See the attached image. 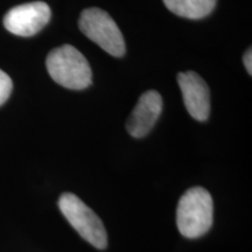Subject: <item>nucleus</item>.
<instances>
[{"label": "nucleus", "instance_id": "nucleus-10", "mask_svg": "<svg viewBox=\"0 0 252 252\" xmlns=\"http://www.w3.org/2000/svg\"><path fill=\"white\" fill-rule=\"evenodd\" d=\"M243 61H244V65H245V69H247L249 75L252 74V52H251V48L248 50L247 53L244 54V58H243Z\"/></svg>", "mask_w": 252, "mask_h": 252}, {"label": "nucleus", "instance_id": "nucleus-4", "mask_svg": "<svg viewBox=\"0 0 252 252\" xmlns=\"http://www.w3.org/2000/svg\"><path fill=\"white\" fill-rule=\"evenodd\" d=\"M59 208L82 238L100 250L108 247V235L102 220L80 197L71 193L62 194Z\"/></svg>", "mask_w": 252, "mask_h": 252}, {"label": "nucleus", "instance_id": "nucleus-5", "mask_svg": "<svg viewBox=\"0 0 252 252\" xmlns=\"http://www.w3.org/2000/svg\"><path fill=\"white\" fill-rule=\"evenodd\" d=\"M52 12L46 2L34 1L15 6L4 17V26L18 36H33L49 23Z\"/></svg>", "mask_w": 252, "mask_h": 252}, {"label": "nucleus", "instance_id": "nucleus-9", "mask_svg": "<svg viewBox=\"0 0 252 252\" xmlns=\"http://www.w3.org/2000/svg\"><path fill=\"white\" fill-rule=\"evenodd\" d=\"M12 89H13V82L11 77L0 69V106L11 96Z\"/></svg>", "mask_w": 252, "mask_h": 252}, {"label": "nucleus", "instance_id": "nucleus-3", "mask_svg": "<svg viewBox=\"0 0 252 252\" xmlns=\"http://www.w3.org/2000/svg\"><path fill=\"white\" fill-rule=\"evenodd\" d=\"M78 27L82 33L103 50L115 58H122L126 52L125 40L121 30L103 9L87 8L82 12Z\"/></svg>", "mask_w": 252, "mask_h": 252}, {"label": "nucleus", "instance_id": "nucleus-8", "mask_svg": "<svg viewBox=\"0 0 252 252\" xmlns=\"http://www.w3.org/2000/svg\"><path fill=\"white\" fill-rule=\"evenodd\" d=\"M217 0H163L166 7L176 15L187 19H202L215 8Z\"/></svg>", "mask_w": 252, "mask_h": 252}, {"label": "nucleus", "instance_id": "nucleus-2", "mask_svg": "<svg viewBox=\"0 0 252 252\" xmlns=\"http://www.w3.org/2000/svg\"><path fill=\"white\" fill-rule=\"evenodd\" d=\"M213 198L207 189H188L181 196L176 210V224L180 234L187 238L207 234L213 225Z\"/></svg>", "mask_w": 252, "mask_h": 252}, {"label": "nucleus", "instance_id": "nucleus-7", "mask_svg": "<svg viewBox=\"0 0 252 252\" xmlns=\"http://www.w3.org/2000/svg\"><path fill=\"white\" fill-rule=\"evenodd\" d=\"M162 111V98L156 90L144 93L126 123V130L134 138L149 134Z\"/></svg>", "mask_w": 252, "mask_h": 252}, {"label": "nucleus", "instance_id": "nucleus-6", "mask_svg": "<svg viewBox=\"0 0 252 252\" xmlns=\"http://www.w3.org/2000/svg\"><path fill=\"white\" fill-rule=\"evenodd\" d=\"M186 109L198 122H204L210 115V91L207 83L195 71H185L178 75Z\"/></svg>", "mask_w": 252, "mask_h": 252}, {"label": "nucleus", "instance_id": "nucleus-1", "mask_svg": "<svg viewBox=\"0 0 252 252\" xmlns=\"http://www.w3.org/2000/svg\"><path fill=\"white\" fill-rule=\"evenodd\" d=\"M46 67L50 77L67 89L83 90L90 86L93 80L86 56L70 45L53 49L47 56Z\"/></svg>", "mask_w": 252, "mask_h": 252}]
</instances>
